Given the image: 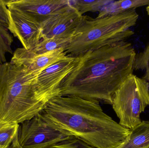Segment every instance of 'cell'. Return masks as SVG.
<instances>
[{
  "label": "cell",
  "mask_w": 149,
  "mask_h": 148,
  "mask_svg": "<svg viewBox=\"0 0 149 148\" xmlns=\"http://www.w3.org/2000/svg\"><path fill=\"white\" fill-rule=\"evenodd\" d=\"M136 54L126 41L85 53L78 57L77 64L62 82L59 95L112 105L115 93L133 74Z\"/></svg>",
  "instance_id": "cell-1"
},
{
  "label": "cell",
  "mask_w": 149,
  "mask_h": 148,
  "mask_svg": "<svg viewBox=\"0 0 149 148\" xmlns=\"http://www.w3.org/2000/svg\"><path fill=\"white\" fill-rule=\"evenodd\" d=\"M40 116L47 123L95 148H116L130 129L104 113L99 102L75 96L52 99Z\"/></svg>",
  "instance_id": "cell-2"
},
{
  "label": "cell",
  "mask_w": 149,
  "mask_h": 148,
  "mask_svg": "<svg viewBox=\"0 0 149 148\" xmlns=\"http://www.w3.org/2000/svg\"><path fill=\"white\" fill-rule=\"evenodd\" d=\"M37 76L21 65H0V123L21 124L45 108L48 103L36 87Z\"/></svg>",
  "instance_id": "cell-3"
},
{
  "label": "cell",
  "mask_w": 149,
  "mask_h": 148,
  "mask_svg": "<svg viewBox=\"0 0 149 148\" xmlns=\"http://www.w3.org/2000/svg\"><path fill=\"white\" fill-rule=\"evenodd\" d=\"M139 18L135 9L101 18L82 15L70 43L64 48L68 56L79 57L90 50L125 41L134 34L130 28Z\"/></svg>",
  "instance_id": "cell-4"
},
{
  "label": "cell",
  "mask_w": 149,
  "mask_h": 148,
  "mask_svg": "<svg viewBox=\"0 0 149 148\" xmlns=\"http://www.w3.org/2000/svg\"><path fill=\"white\" fill-rule=\"evenodd\" d=\"M123 127L132 129L141 123V115L149 107V83L130 74L115 93L112 104Z\"/></svg>",
  "instance_id": "cell-5"
},
{
  "label": "cell",
  "mask_w": 149,
  "mask_h": 148,
  "mask_svg": "<svg viewBox=\"0 0 149 148\" xmlns=\"http://www.w3.org/2000/svg\"><path fill=\"white\" fill-rule=\"evenodd\" d=\"M74 137L45 121L39 114L20 124L19 143L23 148H45Z\"/></svg>",
  "instance_id": "cell-6"
},
{
  "label": "cell",
  "mask_w": 149,
  "mask_h": 148,
  "mask_svg": "<svg viewBox=\"0 0 149 148\" xmlns=\"http://www.w3.org/2000/svg\"><path fill=\"white\" fill-rule=\"evenodd\" d=\"M78 61V57L66 56L37 76L36 87L43 100L48 103L54 97L60 96L62 82L73 70Z\"/></svg>",
  "instance_id": "cell-7"
},
{
  "label": "cell",
  "mask_w": 149,
  "mask_h": 148,
  "mask_svg": "<svg viewBox=\"0 0 149 148\" xmlns=\"http://www.w3.org/2000/svg\"><path fill=\"white\" fill-rule=\"evenodd\" d=\"M8 9V29L19 39L23 47L32 50L42 39V25L26 14Z\"/></svg>",
  "instance_id": "cell-8"
},
{
  "label": "cell",
  "mask_w": 149,
  "mask_h": 148,
  "mask_svg": "<svg viewBox=\"0 0 149 148\" xmlns=\"http://www.w3.org/2000/svg\"><path fill=\"white\" fill-rule=\"evenodd\" d=\"M69 0H10V9L26 14L41 24L70 6Z\"/></svg>",
  "instance_id": "cell-9"
},
{
  "label": "cell",
  "mask_w": 149,
  "mask_h": 148,
  "mask_svg": "<svg viewBox=\"0 0 149 148\" xmlns=\"http://www.w3.org/2000/svg\"><path fill=\"white\" fill-rule=\"evenodd\" d=\"M82 17V15L70 5L63 11L42 24V39L72 38Z\"/></svg>",
  "instance_id": "cell-10"
},
{
  "label": "cell",
  "mask_w": 149,
  "mask_h": 148,
  "mask_svg": "<svg viewBox=\"0 0 149 148\" xmlns=\"http://www.w3.org/2000/svg\"><path fill=\"white\" fill-rule=\"evenodd\" d=\"M67 56L63 48L44 54L33 53L24 47L16 50L11 58L10 63L27 68L34 74L38 75L44 70Z\"/></svg>",
  "instance_id": "cell-11"
},
{
  "label": "cell",
  "mask_w": 149,
  "mask_h": 148,
  "mask_svg": "<svg viewBox=\"0 0 149 148\" xmlns=\"http://www.w3.org/2000/svg\"><path fill=\"white\" fill-rule=\"evenodd\" d=\"M116 148H149V121H142L130 129L126 140Z\"/></svg>",
  "instance_id": "cell-12"
},
{
  "label": "cell",
  "mask_w": 149,
  "mask_h": 148,
  "mask_svg": "<svg viewBox=\"0 0 149 148\" xmlns=\"http://www.w3.org/2000/svg\"><path fill=\"white\" fill-rule=\"evenodd\" d=\"M149 0H120L113 1L106 5L100 11L96 18H101L117 14L130 10L148 6Z\"/></svg>",
  "instance_id": "cell-13"
},
{
  "label": "cell",
  "mask_w": 149,
  "mask_h": 148,
  "mask_svg": "<svg viewBox=\"0 0 149 148\" xmlns=\"http://www.w3.org/2000/svg\"><path fill=\"white\" fill-rule=\"evenodd\" d=\"M112 0L69 1L70 4L81 14L87 12H100L106 5L111 3Z\"/></svg>",
  "instance_id": "cell-14"
},
{
  "label": "cell",
  "mask_w": 149,
  "mask_h": 148,
  "mask_svg": "<svg viewBox=\"0 0 149 148\" xmlns=\"http://www.w3.org/2000/svg\"><path fill=\"white\" fill-rule=\"evenodd\" d=\"M70 38H51L42 39L32 51L35 54H40L64 48L70 41Z\"/></svg>",
  "instance_id": "cell-15"
},
{
  "label": "cell",
  "mask_w": 149,
  "mask_h": 148,
  "mask_svg": "<svg viewBox=\"0 0 149 148\" xmlns=\"http://www.w3.org/2000/svg\"><path fill=\"white\" fill-rule=\"evenodd\" d=\"M20 124L0 123V148H8L18 134Z\"/></svg>",
  "instance_id": "cell-16"
},
{
  "label": "cell",
  "mask_w": 149,
  "mask_h": 148,
  "mask_svg": "<svg viewBox=\"0 0 149 148\" xmlns=\"http://www.w3.org/2000/svg\"><path fill=\"white\" fill-rule=\"evenodd\" d=\"M13 37L10 34L8 26L0 23V65L6 62V54H13L11 44Z\"/></svg>",
  "instance_id": "cell-17"
},
{
  "label": "cell",
  "mask_w": 149,
  "mask_h": 148,
  "mask_svg": "<svg viewBox=\"0 0 149 148\" xmlns=\"http://www.w3.org/2000/svg\"><path fill=\"white\" fill-rule=\"evenodd\" d=\"M133 68L134 70L143 71L142 78L149 83V43L142 51L136 54Z\"/></svg>",
  "instance_id": "cell-18"
},
{
  "label": "cell",
  "mask_w": 149,
  "mask_h": 148,
  "mask_svg": "<svg viewBox=\"0 0 149 148\" xmlns=\"http://www.w3.org/2000/svg\"><path fill=\"white\" fill-rule=\"evenodd\" d=\"M45 148H95L85 142L75 137L58 142Z\"/></svg>",
  "instance_id": "cell-19"
},
{
  "label": "cell",
  "mask_w": 149,
  "mask_h": 148,
  "mask_svg": "<svg viewBox=\"0 0 149 148\" xmlns=\"http://www.w3.org/2000/svg\"><path fill=\"white\" fill-rule=\"evenodd\" d=\"M9 1L0 0V23L8 26V15L7 4Z\"/></svg>",
  "instance_id": "cell-20"
},
{
  "label": "cell",
  "mask_w": 149,
  "mask_h": 148,
  "mask_svg": "<svg viewBox=\"0 0 149 148\" xmlns=\"http://www.w3.org/2000/svg\"><path fill=\"white\" fill-rule=\"evenodd\" d=\"M8 148H23L21 146L18 141V134L16 136L14 140Z\"/></svg>",
  "instance_id": "cell-21"
},
{
  "label": "cell",
  "mask_w": 149,
  "mask_h": 148,
  "mask_svg": "<svg viewBox=\"0 0 149 148\" xmlns=\"http://www.w3.org/2000/svg\"><path fill=\"white\" fill-rule=\"evenodd\" d=\"M146 11H147L148 14L149 15V4L146 7Z\"/></svg>",
  "instance_id": "cell-22"
}]
</instances>
